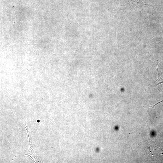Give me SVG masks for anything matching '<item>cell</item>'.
<instances>
[{
  "label": "cell",
  "instance_id": "obj_1",
  "mask_svg": "<svg viewBox=\"0 0 163 163\" xmlns=\"http://www.w3.org/2000/svg\"><path fill=\"white\" fill-rule=\"evenodd\" d=\"M125 2L133 7L145 5L140 0H125Z\"/></svg>",
  "mask_w": 163,
  "mask_h": 163
},
{
  "label": "cell",
  "instance_id": "obj_2",
  "mask_svg": "<svg viewBox=\"0 0 163 163\" xmlns=\"http://www.w3.org/2000/svg\"><path fill=\"white\" fill-rule=\"evenodd\" d=\"M158 63L159 62H158L157 64H156V66L157 71L158 74V78L154 82L153 84L152 85H151L150 86V87H153V86H156L161 83H163V78L160 77L159 72H158Z\"/></svg>",
  "mask_w": 163,
  "mask_h": 163
},
{
  "label": "cell",
  "instance_id": "obj_3",
  "mask_svg": "<svg viewBox=\"0 0 163 163\" xmlns=\"http://www.w3.org/2000/svg\"><path fill=\"white\" fill-rule=\"evenodd\" d=\"M29 142H30V148L28 150H27V153H26V154H27V155H29L32 158L33 157H35L36 158L38 159V158H37V156H36L35 152L34 151V150L33 149V148L32 146L31 145V143L30 141V140H29Z\"/></svg>",
  "mask_w": 163,
  "mask_h": 163
}]
</instances>
